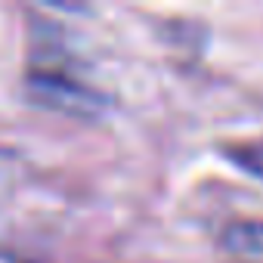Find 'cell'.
I'll list each match as a JSON object with an SVG mask.
<instances>
[{
	"instance_id": "6da1fadb",
	"label": "cell",
	"mask_w": 263,
	"mask_h": 263,
	"mask_svg": "<svg viewBox=\"0 0 263 263\" xmlns=\"http://www.w3.org/2000/svg\"><path fill=\"white\" fill-rule=\"evenodd\" d=\"M220 245L241 263H263V220H235L223 229Z\"/></svg>"
}]
</instances>
